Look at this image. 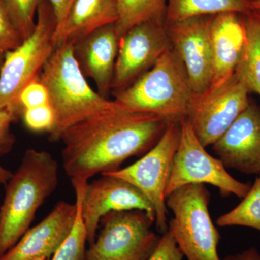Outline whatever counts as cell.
<instances>
[{
	"mask_svg": "<svg viewBox=\"0 0 260 260\" xmlns=\"http://www.w3.org/2000/svg\"><path fill=\"white\" fill-rule=\"evenodd\" d=\"M169 122L155 114L130 110L117 103L63 133L60 140L64 144L61 159L64 172L73 184L88 182L97 174L117 170L126 159L153 148Z\"/></svg>",
	"mask_w": 260,
	"mask_h": 260,
	"instance_id": "6da1fadb",
	"label": "cell"
},
{
	"mask_svg": "<svg viewBox=\"0 0 260 260\" xmlns=\"http://www.w3.org/2000/svg\"><path fill=\"white\" fill-rule=\"evenodd\" d=\"M59 165L44 150L28 149L5 184L0 208V256L28 230L37 210L56 189Z\"/></svg>",
	"mask_w": 260,
	"mask_h": 260,
	"instance_id": "7a4b0ae2",
	"label": "cell"
},
{
	"mask_svg": "<svg viewBox=\"0 0 260 260\" xmlns=\"http://www.w3.org/2000/svg\"><path fill=\"white\" fill-rule=\"evenodd\" d=\"M39 80L47 88L54 112V125L49 132L51 142L59 141L73 124L117 104L90 86L75 58L73 42L58 43Z\"/></svg>",
	"mask_w": 260,
	"mask_h": 260,
	"instance_id": "3957f363",
	"label": "cell"
},
{
	"mask_svg": "<svg viewBox=\"0 0 260 260\" xmlns=\"http://www.w3.org/2000/svg\"><path fill=\"white\" fill-rule=\"evenodd\" d=\"M194 95L184 67L170 48L136 81L116 93L114 101L170 121L187 116Z\"/></svg>",
	"mask_w": 260,
	"mask_h": 260,
	"instance_id": "277c9868",
	"label": "cell"
},
{
	"mask_svg": "<svg viewBox=\"0 0 260 260\" xmlns=\"http://www.w3.org/2000/svg\"><path fill=\"white\" fill-rule=\"evenodd\" d=\"M210 200L209 191L200 184L181 186L166 198L174 214L168 229L187 260H220V234L210 217Z\"/></svg>",
	"mask_w": 260,
	"mask_h": 260,
	"instance_id": "5b68a950",
	"label": "cell"
},
{
	"mask_svg": "<svg viewBox=\"0 0 260 260\" xmlns=\"http://www.w3.org/2000/svg\"><path fill=\"white\" fill-rule=\"evenodd\" d=\"M56 21L50 4L42 0L34 31L5 56L0 68V103L23 114L19 95L24 87L39 78L57 45Z\"/></svg>",
	"mask_w": 260,
	"mask_h": 260,
	"instance_id": "8992f818",
	"label": "cell"
},
{
	"mask_svg": "<svg viewBox=\"0 0 260 260\" xmlns=\"http://www.w3.org/2000/svg\"><path fill=\"white\" fill-rule=\"evenodd\" d=\"M180 120L169 121L156 144L138 161L129 167L102 174L119 178L138 188L153 205L155 223L162 234L169 229L166 191L180 140Z\"/></svg>",
	"mask_w": 260,
	"mask_h": 260,
	"instance_id": "52a82bcc",
	"label": "cell"
},
{
	"mask_svg": "<svg viewBox=\"0 0 260 260\" xmlns=\"http://www.w3.org/2000/svg\"><path fill=\"white\" fill-rule=\"evenodd\" d=\"M155 220L143 210L114 211L102 219V229L85 260H148L160 241Z\"/></svg>",
	"mask_w": 260,
	"mask_h": 260,
	"instance_id": "ba28073f",
	"label": "cell"
},
{
	"mask_svg": "<svg viewBox=\"0 0 260 260\" xmlns=\"http://www.w3.org/2000/svg\"><path fill=\"white\" fill-rule=\"evenodd\" d=\"M179 145L173 161L166 196L181 186L191 184H210L218 188L223 197L247 194L249 185L232 177L220 159L214 158L197 138L188 118L181 119Z\"/></svg>",
	"mask_w": 260,
	"mask_h": 260,
	"instance_id": "9c48e42d",
	"label": "cell"
},
{
	"mask_svg": "<svg viewBox=\"0 0 260 260\" xmlns=\"http://www.w3.org/2000/svg\"><path fill=\"white\" fill-rule=\"evenodd\" d=\"M246 84L232 78L203 95H194L187 116L203 147L213 145L250 104Z\"/></svg>",
	"mask_w": 260,
	"mask_h": 260,
	"instance_id": "30bf717a",
	"label": "cell"
},
{
	"mask_svg": "<svg viewBox=\"0 0 260 260\" xmlns=\"http://www.w3.org/2000/svg\"><path fill=\"white\" fill-rule=\"evenodd\" d=\"M172 48L165 24L146 22L135 25L119 39L112 90L129 87Z\"/></svg>",
	"mask_w": 260,
	"mask_h": 260,
	"instance_id": "8fae6325",
	"label": "cell"
},
{
	"mask_svg": "<svg viewBox=\"0 0 260 260\" xmlns=\"http://www.w3.org/2000/svg\"><path fill=\"white\" fill-rule=\"evenodd\" d=\"M140 210L155 220V210L143 193L128 181L102 174V178L84 184L81 192V215L88 242L93 244L102 219L111 212Z\"/></svg>",
	"mask_w": 260,
	"mask_h": 260,
	"instance_id": "7c38bea8",
	"label": "cell"
},
{
	"mask_svg": "<svg viewBox=\"0 0 260 260\" xmlns=\"http://www.w3.org/2000/svg\"><path fill=\"white\" fill-rule=\"evenodd\" d=\"M213 16L194 17L166 26L172 50L184 67L195 95L206 93L211 84L210 27Z\"/></svg>",
	"mask_w": 260,
	"mask_h": 260,
	"instance_id": "4fadbf2b",
	"label": "cell"
},
{
	"mask_svg": "<svg viewBox=\"0 0 260 260\" xmlns=\"http://www.w3.org/2000/svg\"><path fill=\"white\" fill-rule=\"evenodd\" d=\"M212 148L226 169L260 175V107L250 102Z\"/></svg>",
	"mask_w": 260,
	"mask_h": 260,
	"instance_id": "5bb4252c",
	"label": "cell"
},
{
	"mask_svg": "<svg viewBox=\"0 0 260 260\" xmlns=\"http://www.w3.org/2000/svg\"><path fill=\"white\" fill-rule=\"evenodd\" d=\"M76 203L61 201L41 223L29 229L0 260H32L49 258L69 235L75 218Z\"/></svg>",
	"mask_w": 260,
	"mask_h": 260,
	"instance_id": "9a60e30c",
	"label": "cell"
},
{
	"mask_svg": "<svg viewBox=\"0 0 260 260\" xmlns=\"http://www.w3.org/2000/svg\"><path fill=\"white\" fill-rule=\"evenodd\" d=\"M119 38L111 24L73 43L74 54L85 78H91L98 93L107 96L112 90Z\"/></svg>",
	"mask_w": 260,
	"mask_h": 260,
	"instance_id": "2e32d148",
	"label": "cell"
},
{
	"mask_svg": "<svg viewBox=\"0 0 260 260\" xmlns=\"http://www.w3.org/2000/svg\"><path fill=\"white\" fill-rule=\"evenodd\" d=\"M213 74L209 89L220 86L235 73L245 47L242 15L221 13L212 17L210 27Z\"/></svg>",
	"mask_w": 260,
	"mask_h": 260,
	"instance_id": "e0dca14e",
	"label": "cell"
},
{
	"mask_svg": "<svg viewBox=\"0 0 260 260\" xmlns=\"http://www.w3.org/2000/svg\"><path fill=\"white\" fill-rule=\"evenodd\" d=\"M117 20L116 0H75L59 42L74 43L98 29L115 23Z\"/></svg>",
	"mask_w": 260,
	"mask_h": 260,
	"instance_id": "ac0fdd59",
	"label": "cell"
},
{
	"mask_svg": "<svg viewBox=\"0 0 260 260\" xmlns=\"http://www.w3.org/2000/svg\"><path fill=\"white\" fill-rule=\"evenodd\" d=\"M165 26L186 19L221 13L245 15L251 12L250 0H167Z\"/></svg>",
	"mask_w": 260,
	"mask_h": 260,
	"instance_id": "d6986e66",
	"label": "cell"
},
{
	"mask_svg": "<svg viewBox=\"0 0 260 260\" xmlns=\"http://www.w3.org/2000/svg\"><path fill=\"white\" fill-rule=\"evenodd\" d=\"M246 41L235 73L249 91L260 96V15L254 10L242 15Z\"/></svg>",
	"mask_w": 260,
	"mask_h": 260,
	"instance_id": "ffe728a7",
	"label": "cell"
},
{
	"mask_svg": "<svg viewBox=\"0 0 260 260\" xmlns=\"http://www.w3.org/2000/svg\"><path fill=\"white\" fill-rule=\"evenodd\" d=\"M118 20L114 23L119 38L135 25L146 22L165 24L167 0H116Z\"/></svg>",
	"mask_w": 260,
	"mask_h": 260,
	"instance_id": "44dd1931",
	"label": "cell"
},
{
	"mask_svg": "<svg viewBox=\"0 0 260 260\" xmlns=\"http://www.w3.org/2000/svg\"><path fill=\"white\" fill-rule=\"evenodd\" d=\"M237 207L217 219L220 227L243 226L260 232V175Z\"/></svg>",
	"mask_w": 260,
	"mask_h": 260,
	"instance_id": "7402d4cb",
	"label": "cell"
},
{
	"mask_svg": "<svg viewBox=\"0 0 260 260\" xmlns=\"http://www.w3.org/2000/svg\"><path fill=\"white\" fill-rule=\"evenodd\" d=\"M84 184H74L76 218L69 235L56 251L51 260H83L85 257V244L88 242L86 229L81 215V192Z\"/></svg>",
	"mask_w": 260,
	"mask_h": 260,
	"instance_id": "603a6c76",
	"label": "cell"
},
{
	"mask_svg": "<svg viewBox=\"0 0 260 260\" xmlns=\"http://www.w3.org/2000/svg\"><path fill=\"white\" fill-rule=\"evenodd\" d=\"M12 22L23 40L35 28L36 15L42 0H3Z\"/></svg>",
	"mask_w": 260,
	"mask_h": 260,
	"instance_id": "cb8c5ba5",
	"label": "cell"
},
{
	"mask_svg": "<svg viewBox=\"0 0 260 260\" xmlns=\"http://www.w3.org/2000/svg\"><path fill=\"white\" fill-rule=\"evenodd\" d=\"M20 114L5 107L0 103V158L13 148L15 143V136L11 131V126L18 120ZM13 173L5 169L0 164V184H7L11 178Z\"/></svg>",
	"mask_w": 260,
	"mask_h": 260,
	"instance_id": "d4e9b609",
	"label": "cell"
},
{
	"mask_svg": "<svg viewBox=\"0 0 260 260\" xmlns=\"http://www.w3.org/2000/svg\"><path fill=\"white\" fill-rule=\"evenodd\" d=\"M20 32L15 28L3 0H0V68L5 56L23 42Z\"/></svg>",
	"mask_w": 260,
	"mask_h": 260,
	"instance_id": "484cf974",
	"label": "cell"
},
{
	"mask_svg": "<svg viewBox=\"0 0 260 260\" xmlns=\"http://www.w3.org/2000/svg\"><path fill=\"white\" fill-rule=\"evenodd\" d=\"M23 120L32 131H49L54 125V115L49 104L23 110Z\"/></svg>",
	"mask_w": 260,
	"mask_h": 260,
	"instance_id": "4316f807",
	"label": "cell"
},
{
	"mask_svg": "<svg viewBox=\"0 0 260 260\" xmlns=\"http://www.w3.org/2000/svg\"><path fill=\"white\" fill-rule=\"evenodd\" d=\"M18 101L23 112L25 109L49 104L47 88L39 78L24 87L19 95Z\"/></svg>",
	"mask_w": 260,
	"mask_h": 260,
	"instance_id": "83f0119b",
	"label": "cell"
},
{
	"mask_svg": "<svg viewBox=\"0 0 260 260\" xmlns=\"http://www.w3.org/2000/svg\"><path fill=\"white\" fill-rule=\"evenodd\" d=\"M184 256L172 233L168 229L160 237L158 246L148 260H182Z\"/></svg>",
	"mask_w": 260,
	"mask_h": 260,
	"instance_id": "f1b7e54d",
	"label": "cell"
},
{
	"mask_svg": "<svg viewBox=\"0 0 260 260\" xmlns=\"http://www.w3.org/2000/svg\"><path fill=\"white\" fill-rule=\"evenodd\" d=\"M74 2L75 0H49L55 18L56 43L59 42L60 39L65 21Z\"/></svg>",
	"mask_w": 260,
	"mask_h": 260,
	"instance_id": "f546056e",
	"label": "cell"
},
{
	"mask_svg": "<svg viewBox=\"0 0 260 260\" xmlns=\"http://www.w3.org/2000/svg\"><path fill=\"white\" fill-rule=\"evenodd\" d=\"M223 260H260V253L255 247H250L237 254L228 255Z\"/></svg>",
	"mask_w": 260,
	"mask_h": 260,
	"instance_id": "4dcf8cb0",
	"label": "cell"
},
{
	"mask_svg": "<svg viewBox=\"0 0 260 260\" xmlns=\"http://www.w3.org/2000/svg\"><path fill=\"white\" fill-rule=\"evenodd\" d=\"M251 10L260 15V0H250Z\"/></svg>",
	"mask_w": 260,
	"mask_h": 260,
	"instance_id": "1f68e13d",
	"label": "cell"
},
{
	"mask_svg": "<svg viewBox=\"0 0 260 260\" xmlns=\"http://www.w3.org/2000/svg\"><path fill=\"white\" fill-rule=\"evenodd\" d=\"M32 260H47V258L42 257V258H39V259H32Z\"/></svg>",
	"mask_w": 260,
	"mask_h": 260,
	"instance_id": "d6a6232c",
	"label": "cell"
},
{
	"mask_svg": "<svg viewBox=\"0 0 260 260\" xmlns=\"http://www.w3.org/2000/svg\"></svg>",
	"mask_w": 260,
	"mask_h": 260,
	"instance_id": "836d02e7",
	"label": "cell"
}]
</instances>
